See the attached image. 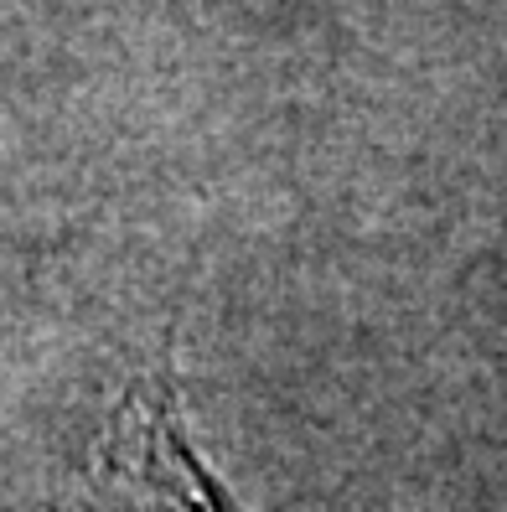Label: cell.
I'll use <instances>...</instances> for the list:
<instances>
[{
	"mask_svg": "<svg viewBox=\"0 0 507 512\" xmlns=\"http://www.w3.org/2000/svg\"><path fill=\"white\" fill-rule=\"evenodd\" d=\"M83 512H238L197 456L166 363L130 383L114 404L94 450Z\"/></svg>",
	"mask_w": 507,
	"mask_h": 512,
	"instance_id": "1",
	"label": "cell"
}]
</instances>
